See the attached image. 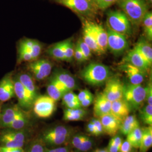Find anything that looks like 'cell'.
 Returning <instances> with one entry per match:
<instances>
[{
	"label": "cell",
	"mask_w": 152,
	"mask_h": 152,
	"mask_svg": "<svg viewBox=\"0 0 152 152\" xmlns=\"http://www.w3.org/2000/svg\"><path fill=\"white\" fill-rule=\"evenodd\" d=\"M117 4L134 26L141 24L148 11V4L145 0H118Z\"/></svg>",
	"instance_id": "obj_1"
},
{
	"label": "cell",
	"mask_w": 152,
	"mask_h": 152,
	"mask_svg": "<svg viewBox=\"0 0 152 152\" xmlns=\"http://www.w3.org/2000/svg\"><path fill=\"white\" fill-rule=\"evenodd\" d=\"M82 79L92 86L103 85L112 77V72L108 66L98 63H92L80 73Z\"/></svg>",
	"instance_id": "obj_2"
},
{
	"label": "cell",
	"mask_w": 152,
	"mask_h": 152,
	"mask_svg": "<svg viewBox=\"0 0 152 152\" xmlns=\"http://www.w3.org/2000/svg\"><path fill=\"white\" fill-rule=\"evenodd\" d=\"M107 26L112 31L126 37L132 33L130 21L121 10H111L107 12Z\"/></svg>",
	"instance_id": "obj_3"
},
{
	"label": "cell",
	"mask_w": 152,
	"mask_h": 152,
	"mask_svg": "<svg viewBox=\"0 0 152 152\" xmlns=\"http://www.w3.org/2000/svg\"><path fill=\"white\" fill-rule=\"evenodd\" d=\"M59 4L82 16L92 18L96 16L98 9L90 0H56Z\"/></svg>",
	"instance_id": "obj_4"
},
{
	"label": "cell",
	"mask_w": 152,
	"mask_h": 152,
	"mask_svg": "<svg viewBox=\"0 0 152 152\" xmlns=\"http://www.w3.org/2000/svg\"><path fill=\"white\" fill-rule=\"evenodd\" d=\"M145 87L141 85L129 83L124 85L123 99L129 105L130 108H141L145 100Z\"/></svg>",
	"instance_id": "obj_5"
},
{
	"label": "cell",
	"mask_w": 152,
	"mask_h": 152,
	"mask_svg": "<svg viewBox=\"0 0 152 152\" xmlns=\"http://www.w3.org/2000/svg\"><path fill=\"white\" fill-rule=\"evenodd\" d=\"M105 29L108 34L107 49L115 55H119L124 53L129 48L126 37L112 31L107 26Z\"/></svg>",
	"instance_id": "obj_6"
},
{
	"label": "cell",
	"mask_w": 152,
	"mask_h": 152,
	"mask_svg": "<svg viewBox=\"0 0 152 152\" xmlns=\"http://www.w3.org/2000/svg\"><path fill=\"white\" fill-rule=\"evenodd\" d=\"M33 106L34 112L37 117L46 118L50 117L54 112L56 101L48 95H42L36 99Z\"/></svg>",
	"instance_id": "obj_7"
},
{
	"label": "cell",
	"mask_w": 152,
	"mask_h": 152,
	"mask_svg": "<svg viewBox=\"0 0 152 152\" xmlns=\"http://www.w3.org/2000/svg\"><path fill=\"white\" fill-rule=\"evenodd\" d=\"M124 85L118 77H110L105 82V86L103 94L110 102L123 98Z\"/></svg>",
	"instance_id": "obj_8"
},
{
	"label": "cell",
	"mask_w": 152,
	"mask_h": 152,
	"mask_svg": "<svg viewBox=\"0 0 152 152\" xmlns=\"http://www.w3.org/2000/svg\"><path fill=\"white\" fill-rule=\"evenodd\" d=\"M25 134L19 130L6 131L0 136V143L2 147L20 148L25 142Z\"/></svg>",
	"instance_id": "obj_9"
},
{
	"label": "cell",
	"mask_w": 152,
	"mask_h": 152,
	"mask_svg": "<svg viewBox=\"0 0 152 152\" xmlns=\"http://www.w3.org/2000/svg\"><path fill=\"white\" fill-rule=\"evenodd\" d=\"M53 65L47 59L34 60L28 65V69L31 72L34 78L38 80H44L48 77L52 71Z\"/></svg>",
	"instance_id": "obj_10"
},
{
	"label": "cell",
	"mask_w": 152,
	"mask_h": 152,
	"mask_svg": "<svg viewBox=\"0 0 152 152\" xmlns=\"http://www.w3.org/2000/svg\"><path fill=\"white\" fill-rule=\"evenodd\" d=\"M83 40L87 44L92 52L98 55L103 54L102 50L98 46L94 34L91 21L85 20L83 23Z\"/></svg>",
	"instance_id": "obj_11"
},
{
	"label": "cell",
	"mask_w": 152,
	"mask_h": 152,
	"mask_svg": "<svg viewBox=\"0 0 152 152\" xmlns=\"http://www.w3.org/2000/svg\"><path fill=\"white\" fill-rule=\"evenodd\" d=\"M120 69L125 73L131 84L141 85L145 80L147 72L128 63H124L120 65Z\"/></svg>",
	"instance_id": "obj_12"
},
{
	"label": "cell",
	"mask_w": 152,
	"mask_h": 152,
	"mask_svg": "<svg viewBox=\"0 0 152 152\" xmlns=\"http://www.w3.org/2000/svg\"><path fill=\"white\" fill-rule=\"evenodd\" d=\"M14 80L15 95H16L18 98L19 105L23 108H31L33 105L34 100L25 88L23 87L18 78Z\"/></svg>",
	"instance_id": "obj_13"
},
{
	"label": "cell",
	"mask_w": 152,
	"mask_h": 152,
	"mask_svg": "<svg viewBox=\"0 0 152 152\" xmlns=\"http://www.w3.org/2000/svg\"><path fill=\"white\" fill-rule=\"evenodd\" d=\"M94 115L98 118L111 112L112 102L106 98L103 92L98 94L94 99Z\"/></svg>",
	"instance_id": "obj_14"
},
{
	"label": "cell",
	"mask_w": 152,
	"mask_h": 152,
	"mask_svg": "<svg viewBox=\"0 0 152 152\" xmlns=\"http://www.w3.org/2000/svg\"><path fill=\"white\" fill-rule=\"evenodd\" d=\"M99 119L102 123L104 132L109 136H114L120 130L121 121L113 114H106Z\"/></svg>",
	"instance_id": "obj_15"
},
{
	"label": "cell",
	"mask_w": 152,
	"mask_h": 152,
	"mask_svg": "<svg viewBox=\"0 0 152 152\" xmlns=\"http://www.w3.org/2000/svg\"><path fill=\"white\" fill-rule=\"evenodd\" d=\"M14 96V80L11 75L8 74L0 81V101L7 102Z\"/></svg>",
	"instance_id": "obj_16"
},
{
	"label": "cell",
	"mask_w": 152,
	"mask_h": 152,
	"mask_svg": "<svg viewBox=\"0 0 152 152\" xmlns=\"http://www.w3.org/2000/svg\"><path fill=\"white\" fill-rule=\"evenodd\" d=\"M124 63H128L145 72H147L151 66L135 48L126 56Z\"/></svg>",
	"instance_id": "obj_17"
},
{
	"label": "cell",
	"mask_w": 152,
	"mask_h": 152,
	"mask_svg": "<svg viewBox=\"0 0 152 152\" xmlns=\"http://www.w3.org/2000/svg\"><path fill=\"white\" fill-rule=\"evenodd\" d=\"M130 110L129 105L123 98L112 102L110 113L121 122L129 115Z\"/></svg>",
	"instance_id": "obj_18"
},
{
	"label": "cell",
	"mask_w": 152,
	"mask_h": 152,
	"mask_svg": "<svg viewBox=\"0 0 152 152\" xmlns=\"http://www.w3.org/2000/svg\"><path fill=\"white\" fill-rule=\"evenodd\" d=\"M92 22V26L99 47L103 54L105 53L107 50L108 34L105 28L101 24Z\"/></svg>",
	"instance_id": "obj_19"
},
{
	"label": "cell",
	"mask_w": 152,
	"mask_h": 152,
	"mask_svg": "<svg viewBox=\"0 0 152 152\" xmlns=\"http://www.w3.org/2000/svg\"><path fill=\"white\" fill-rule=\"evenodd\" d=\"M48 96L57 102L61 99L63 96L68 91L63 87L54 77L51 78L47 87Z\"/></svg>",
	"instance_id": "obj_20"
},
{
	"label": "cell",
	"mask_w": 152,
	"mask_h": 152,
	"mask_svg": "<svg viewBox=\"0 0 152 152\" xmlns=\"http://www.w3.org/2000/svg\"><path fill=\"white\" fill-rule=\"evenodd\" d=\"M53 77L68 91L76 88V80L73 76L68 72L60 70L58 71Z\"/></svg>",
	"instance_id": "obj_21"
},
{
	"label": "cell",
	"mask_w": 152,
	"mask_h": 152,
	"mask_svg": "<svg viewBox=\"0 0 152 152\" xmlns=\"http://www.w3.org/2000/svg\"><path fill=\"white\" fill-rule=\"evenodd\" d=\"M18 78L19 79V81L21 82L23 87L25 88V89L30 94L33 99L35 100L38 97L37 92L32 76L27 73H22L18 76Z\"/></svg>",
	"instance_id": "obj_22"
},
{
	"label": "cell",
	"mask_w": 152,
	"mask_h": 152,
	"mask_svg": "<svg viewBox=\"0 0 152 152\" xmlns=\"http://www.w3.org/2000/svg\"><path fill=\"white\" fill-rule=\"evenodd\" d=\"M22 113L21 109L16 105L6 109L2 115L0 125L3 127H6Z\"/></svg>",
	"instance_id": "obj_23"
},
{
	"label": "cell",
	"mask_w": 152,
	"mask_h": 152,
	"mask_svg": "<svg viewBox=\"0 0 152 152\" xmlns=\"http://www.w3.org/2000/svg\"><path fill=\"white\" fill-rule=\"evenodd\" d=\"M139 126V121L134 115H129L121 122L120 130L124 135H127L130 132Z\"/></svg>",
	"instance_id": "obj_24"
},
{
	"label": "cell",
	"mask_w": 152,
	"mask_h": 152,
	"mask_svg": "<svg viewBox=\"0 0 152 152\" xmlns=\"http://www.w3.org/2000/svg\"><path fill=\"white\" fill-rule=\"evenodd\" d=\"M134 48L147 60L150 65L152 66V48L150 43L144 39H140Z\"/></svg>",
	"instance_id": "obj_25"
},
{
	"label": "cell",
	"mask_w": 152,
	"mask_h": 152,
	"mask_svg": "<svg viewBox=\"0 0 152 152\" xmlns=\"http://www.w3.org/2000/svg\"><path fill=\"white\" fill-rule=\"evenodd\" d=\"M142 137L140 145L139 147L140 152H148L152 146V127L148 126L141 128Z\"/></svg>",
	"instance_id": "obj_26"
},
{
	"label": "cell",
	"mask_w": 152,
	"mask_h": 152,
	"mask_svg": "<svg viewBox=\"0 0 152 152\" xmlns=\"http://www.w3.org/2000/svg\"><path fill=\"white\" fill-rule=\"evenodd\" d=\"M86 111L81 108H66L64 112V119L68 121H79L83 119Z\"/></svg>",
	"instance_id": "obj_27"
},
{
	"label": "cell",
	"mask_w": 152,
	"mask_h": 152,
	"mask_svg": "<svg viewBox=\"0 0 152 152\" xmlns=\"http://www.w3.org/2000/svg\"><path fill=\"white\" fill-rule=\"evenodd\" d=\"M61 136H71V131L63 126H58L46 131L42 136V139Z\"/></svg>",
	"instance_id": "obj_28"
},
{
	"label": "cell",
	"mask_w": 152,
	"mask_h": 152,
	"mask_svg": "<svg viewBox=\"0 0 152 152\" xmlns=\"http://www.w3.org/2000/svg\"><path fill=\"white\" fill-rule=\"evenodd\" d=\"M142 137V130L140 126L137 127L130 132L127 135L126 140L130 143L132 148H139Z\"/></svg>",
	"instance_id": "obj_29"
},
{
	"label": "cell",
	"mask_w": 152,
	"mask_h": 152,
	"mask_svg": "<svg viewBox=\"0 0 152 152\" xmlns=\"http://www.w3.org/2000/svg\"><path fill=\"white\" fill-rule=\"evenodd\" d=\"M141 24L143 26L145 35L149 41L152 39V12L148 11L144 16Z\"/></svg>",
	"instance_id": "obj_30"
},
{
	"label": "cell",
	"mask_w": 152,
	"mask_h": 152,
	"mask_svg": "<svg viewBox=\"0 0 152 152\" xmlns=\"http://www.w3.org/2000/svg\"><path fill=\"white\" fill-rule=\"evenodd\" d=\"M48 53L54 59L65 61V57L62 46V41L57 42L50 46L48 50Z\"/></svg>",
	"instance_id": "obj_31"
},
{
	"label": "cell",
	"mask_w": 152,
	"mask_h": 152,
	"mask_svg": "<svg viewBox=\"0 0 152 152\" xmlns=\"http://www.w3.org/2000/svg\"><path fill=\"white\" fill-rule=\"evenodd\" d=\"M62 46L65 61L71 62L74 58L75 51V48L72 39L69 38L62 41Z\"/></svg>",
	"instance_id": "obj_32"
},
{
	"label": "cell",
	"mask_w": 152,
	"mask_h": 152,
	"mask_svg": "<svg viewBox=\"0 0 152 152\" xmlns=\"http://www.w3.org/2000/svg\"><path fill=\"white\" fill-rule=\"evenodd\" d=\"M28 122V120L26 115L23 112L6 127L14 130H21L27 125Z\"/></svg>",
	"instance_id": "obj_33"
},
{
	"label": "cell",
	"mask_w": 152,
	"mask_h": 152,
	"mask_svg": "<svg viewBox=\"0 0 152 152\" xmlns=\"http://www.w3.org/2000/svg\"><path fill=\"white\" fill-rule=\"evenodd\" d=\"M140 114L142 121L149 126H152V105L147 104L140 110Z\"/></svg>",
	"instance_id": "obj_34"
},
{
	"label": "cell",
	"mask_w": 152,
	"mask_h": 152,
	"mask_svg": "<svg viewBox=\"0 0 152 152\" xmlns=\"http://www.w3.org/2000/svg\"><path fill=\"white\" fill-rule=\"evenodd\" d=\"M71 136H61L58 137H52L42 139V141L49 145L56 146L64 144L69 139Z\"/></svg>",
	"instance_id": "obj_35"
},
{
	"label": "cell",
	"mask_w": 152,
	"mask_h": 152,
	"mask_svg": "<svg viewBox=\"0 0 152 152\" xmlns=\"http://www.w3.org/2000/svg\"><path fill=\"white\" fill-rule=\"evenodd\" d=\"M77 45L81 51L82 53L85 57V60L87 61L89 60L92 56V51L88 46L87 44L83 41V39L82 38L79 39V41L77 43Z\"/></svg>",
	"instance_id": "obj_36"
},
{
	"label": "cell",
	"mask_w": 152,
	"mask_h": 152,
	"mask_svg": "<svg viewBox=\"0 0 152 152\" xmlns=\"http://www.w3.org/2000/svg\"><path fill=\"white\" fill-rule=\"evenodd\" d=\"M18 63L22 61H32L33 58L31 53L23 49L18 50Z\"/></svg>",
	"instance_id": "obj_37"
},
{
	"label": "cell",
	"mask_w": 152,
	"mask_h": 152,
	"mask_svg": "<svg viewBox=\"0 0 152 152\" xmlns=\"http://www.w3.org/2000/svg\"><path fill=\"white\" fill-rule=\"evenodd\" d=\"M118 0H94L98 10H105L110 6L117 2Z\"/></svg>",
	"instance_id": "obj_38"
},
{
	"label": "cell",
	"mask_w": 152,
	"mask_h": 152,
	"mask_svg": "<svg viewBox=\"0 0 152 152\" xmlns=\"http://www.w3.org/2000/svg\"><path fill=\"white\" fill-rule=\"evenodd\" d=\"M42 51V45L37 40H35L34 45L31 49V54L32 56L33 61L37 60L39 56L41 53Z\"/></svg>",
	"instance_id": "obj_39"
},
{
	"label": "cell",
	"mask_w": 152,
	"mask_h": 152,
	"mask_svg": "<svg viewBox=\"0 0 152 152\" xmlns=\"http://www.w3.org/2000/svg\"><path fill=\"white\" fill-rule=\"evenodd\" d=\"M35 41V39H23L22 41L19 43L18 49H23L27 51H29L31 53V50L32 48V46L34 45Z\"/></svg>",
	"instance_id": "obj_40"
},
{
	"label": "cell",
	"mask_w": 152,
	"mask_h": 152,
	"mask_svg": "<svg viewBox=\"0 0 152 152\" xmlns=\"http://www.w3.org/2000/svg\"><path fill=\"white\" fill-rule=\"evenodd\" d=\"M92 145H93V140L90 137L86 136L85 140H83L81 145L77 149L82 152H86L92 148Z\"/></svg>",
	"instance_id": "obj_41"
},
{
	"label": "cell",
	"mask_w": 152,
	"mask_h": 152,
	"mask_svg": "<svg viewBox=\"0 0 152 152\" xmlns=\"http://www.w3.org/2000/svg\"><path fill=\"white\" fill-rule=\"evenodd\" d=\"M63 104H64L69 102H71L75 100H79L77 95L72 91L66 92L62 97Z\"/></svg>",
	"instance_id": "obj_42"
},
{
	"label": "cell",
	"mask_w": 152,
	"mask_h": 152,
	"mask_svg": "<svg viewBox=\"0 0 152 152\" xmlns=\"http://www.w3.org/2000/svg\"><path fill=\"white\" fill-rule=\"evenodd\" d=\"M85 137L86 135H82V134H78L75 135L72 138V144L73 146L76 148V149H78L81 145L83 140H85Z\"/></svg>",
	"instance_id": "obj_43"
},
{
	"label": "cell",
	"mask_w": 152,
	"mask_h": 152,
	"mask_svg": "<svg viewBox=\"0 0 152 152\" xmlns=\"http://www.w3.org/2000/svg\"><path fill=\"white\" fill-rule=\"evenodd\" d=\"M90 121L92 122L95 126V128L96 130V136L100 135L102 134L103 133V129L102 125L99 118H93Z\"/></svg>",
	"instance_id": "obj_44"
},
{
	"label": "cell",
	"mask_w": 152,
	"mask_h": 152,
	"mask_svg": "<svg viewBox=\"0 0 152 152\" xmlns=\"http://www.w3.org/2000/svg\"><path fill=\"white\" fill-rule=\"evenodd\" d=\"M146 94H145V100L147 104L152 105V83L150 82L145 87Z\"/></svg>",
	"instance_id": "obj_45"
},
{
	"label": "cell",
	"mask_w": 152,
	"mask_h": 152,
	"mask_svg": "<svg viewBox=\"0 0 152 152\" xmlns=\"http://www.w3.org/2000/svg\"><path fill=\"white\" fill-rule=\"evenodd\" d=\"M74 58L76 59V60L78 62H80V63L84 62L86 61L81 51L80 50V49H79L77 44L74 51Z\"/></svg>",
	"instance_id": "obj_46"
},
{
	"label": "cell",
	"mask_w": 152,
	"mask_h": 152,
	"mask_svg": "<svg viewBox=\"0 0 152 152\" xmlns=\"http://www.w3.org/2000/svg\"><path fill=\"white\" fill-rule=\"evenodd\" d=\"M132 147L127 140L122 141L120 146L119 152H131Z\"/></svg>",
	"instance_id": "obj_47"
},
{
	"label": "cell",
	"mask_w": 152,
	"mask_h": 152,
	"mask_svg": "<svg viewBox=\"0 0 152 152\" xmlns=\"http://www.w3.org/2000/svg\"><path fill=\"white\" fill-rule=\"evenodd\" d=\"M78 98L80 102H81L83 100L88 98L91 96H92V93L90 92L87 89H85V90H82L81 91H80L79 94L77 95Z\"/></svg>",
	"instance_id": "obj_48"
},
{
	"label": "cell",
	"mask_w": 152,
	"mask_h": 152,
	"mask_svg": "<svg viewBox=\"0 0 152 152\" xmlns=\"http://www.w3.org/2000/svg\"><path fill=\"white\" fill-rule=\"evenodd\" d=\"M66 108L78 109L82 108L81 103L79 100H75L71 102H69L64 104Z\"/></svg>",
	"instance_id": "obj_49"
},
{
	"label": "cell",
	"mask_w": 152,
	"mask_h": 152,
	"mask_svg": "<svg viewBox=\"0 0 152 152\" xmlns=\"http://www.w3.org/2000/svg\"><path fill=\"white\" fill-rule=\"evenodd\" d=\"M29 152H45V151L41 144L37 142L33 144Z\"/></svg>",
	"instance_id": "obj_50"
},
{
	"label": "cell",
	"mask_w": 152,
	"mask_h": 152,
	"mask_svg": "<svg viewBox=\"0 0 152 152\" xmlns=\"http://www.w3.org/2000/svg\"><path fill=\"white\" fill-rule=\"evenodd\" d=\"M0 152H24L22 148H8L5 147H0Z\"/></svg>",
	"instance_id": "obj_51"
},
{
	"label": "cell",
	"mask_w": 152,
	"mask_h": 152,
	"mask_svg": "<svg viewBox=\"0 0 152 152\" xmlns=\"http://www.w3.org/2000/svg\"><path fill=\"white\" fill-rule=\"evenodd\" d=\"M94 96L92 95V96H90L88 98L83 100L81 102H80L82 107L86 108V107H89L94 102Z\"/></svg>",
	"instance_id": "obj_52"
},
{
	"label": "cell",
	"mask_w": 152,
	"mask_h": 152,
	"mask_svg": "<svg viewBox=\"0 0 152 152\" xmlns=\"http://www.w3.org/2000/svg\"><path fill=\"white\" fill-rule=\"evenodd\" d=\"M109 141H110L112 143H113L116 147H118L120 148V146L123 141H122V138L120 136L115 135L110 139V140Z\"/></svg>",
	"instance_id": "obj_53"
},
{
	"label": "cell",
	"mask_w": 152,
	"mask_h": 152,
	"mask_svg": "<svg viewBox=\"0 0 152 152\" xmlns=\"http://www.w3.org/2000/svg\"><path fill=\"white\" fill-rule=\"evenodd\" d=\"M87 131L92 135L96 136V130H95V126L91 121L87 125Z\"/></svg>",
	"instance_id": "obj_54"
},
{
	"label": "cell",
	"mask_w": 152,
	"mask_h": 152,
	"mask_svg": "<svg viewBox=\"0 0 152 152\" xmlns=\"http://www.w3.org/2000/svg\"><path fill=\"white\" fill-rule=\"evenodd\" d=\"M107 149L109 152H119L120 148L118 147H116L113 143L109 141Z\"/></svg>",
	"instance_id": "obj_55"
},
{
	"label": "cell",
	"mask_w": 152,
	"mask_h": 152,
	"mask_svg": "<svg viewBox=\"0 0 152 152\" xmlns=\"http://www.w3.org/2000/svg\"><path fill=\"white\" fill-rule=\"evenodd\" d=\"M47 152H69V149L66 147H59L48 150Z\"/></svg>",
	"instance_id": "obj_56"
},
{
	"label": "cell",
	"mask_w": 152,
	"mask_h": 152,
	"mask_svg": "<svg viewBox=\"0 0 152 152\" xmlns=\"http://www.w3.org/2000/svg\"><path fill=\"white\" fill-rule=\"evenodd\" d=\"M94 152H109L107 149H99Z\"/></svg>",
	"instance_id": "obj_57"
},
{
	"label": "cell",
	"mask_w": 152,
	"mask_h": 152,
	"mask_svg": "<svg viewBox=\"0 0 152 152\" xmlns=\"http://www.w3.org/2000/svg\"><path fill=\"white\" fill-rule=\"evenodd\" d=\"M148 4H152V0H145Z\"/></svg>",
	"instance_id": "obj_58"
},
{
	"label": "cell",
	"mask_w": 152,
	"mask_h": 152,
	"mask_svg": "<svg viewBox=\"0 0 152 152\" xmlns=\"http://www.w3.org/2000/svg\"><path fill=\"white\" fill-rule=\"evenodd\" d=\"M90 1H92V2H93L94 3H95V2H94V0H90Z\"/></svg>",
	"instance_id": "obj_59"
},
{
	"label": "cell",
	"mask_w": 152,
	"mask_h": 152,
	"mask_svg": "<svg viewBox=\"0 0 152 152\" xmlns=\"http://www.w3.org/2000/svg\"><path fill=\"white\" fill-rule=\"evenodd\" d=\"M0 111H1V110H0Z\"/></svg>",
	"instance_id": "obj_60"
}]
</instances>
